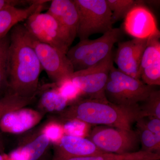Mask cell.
<instances>
[{"label": "cell", "mask_w": 160, "mask_h": 160, "mask_svg": "<svg viewBox=\"0 0 160 160\" xmlns=\"http://www.w3.org/2000/svg\"><path fill=\"white\" fill-rule=\"evenodd\" d=\"M152 160H160V159Z\"/></svg>", "instance_id": "4dcf8cb0"}, {"label": "cell", "mask_w": 160, "mask_h": 160, "mask_svg": "<svg viewBox=\"0 0 160 160\" xmlns=\"http://www.w3.org/2000/svg\"><path fill=\"white\" fill-rule=\"evenodd\" d=\"M121 35L119 28H112L97 39L80 41L69 49L66 56L74 72L87 69L105 58L112 51Z\"/></svg>", "instance_id": "277c9868"}, {"label": "cell", "mask_w": 160, "mask_h": 160, "mask_svg": "<svg viewBox=\"0 0 160 160\" xmlns=\"http://www.w3.org/2000/svg\"><path fill=\"white\" fill-rule=\"evenodd\" d=\"M149 38H133L118 43V48L113 62L119 71L131 77L141 79L140 67L144 50Z\"/></svg>", "instance_id": "30bf717a"}, {"label": "cell", "mask_w": 160, "mask_h": 160, "mask_svg": "<svg viewBox=\"0 0 160 160\" xmlns=\"http://www.w3.org/2000/svg\"><path fill=\"white\" fill-rule=\"evenodd\" d=\"M55 84L60 93L68 100L69 104L79 98L82 96L79 89L72 82L70 78Z\"/></svg>", "instance_id": "d4e9b609"}, {"label": "cell", "mask_w": 160, "mask_h": 160, "mask_svg": "<svg viewBox=\"0 0 160 160\" xmlns=\"http://www.w3.org/2000/svg\"><path fill=\"white\" fill-rule=\"evenodd\" d=\"M155 134L160 135V119L152 117H144L137 120Z\"/></svg>", "instance_id": "4316f807"}, {"label": "cell", "mask_w": 160, "mask_h": 160, "mask_svg": "<svg viewBox=\"0 0 160 160\" xmlns=\"http://www.w3.org/2000/svg\"><path fill=\"white\" fill-rule=\"evenodd\" d=\"M39 9L23 24L26 30L37 40L53 46L66 54L71 46L57 20L47 12Z\"/></svg>", "instance_id": "ba28073f"}, {"label": "cell", "mask_w": 160, "mask_h": 160, "mask_svg": "<svg viewBox=\"0 0 160 160\" xmlns=\"http://www.w3.org/2000/svg\"><path fill=\"white\" fill-rule=\"evenodd\" d=\"M160 34L149 38L140 67L141 80L148 86L160 85Z\"/></svg>", "instance_id": "5bb4252c"}, {"label": "cell", "mask_w": 160, "mask_h": 160, "mask_svg": "<svg viewBox=\"0 0 160 160\" xmlns=\"http://www.w3.org/2000/svg\"><path fill=\"white\" fill-rule=\"evenodd\" d=\"M112 51L95 65L83 70L74 72L70 79L79 89L82 95L92 98H106L105 87L109 72L113 66Z\"/></svg>", "instance_id": "9c48e42d"}, {"label": "cell", "mask_w": 160, "mask_h": 160, "mask_svg": "<svg viewBox=\"0 0 160 160\" xmlns=\"http://www.w3.org/2000/svg\"><path fill=\"white\" fill-rule=\"evenodd\" d=\"M95 146L105 152L125 154L139 151V139L136 131L98 126L89 135Z\"/></svg>", "instance_id": "8992f818"}, {"label": "cell", "mask_w": 160, "mask_h": 160, "mask_svg": "<svg viewBox=\"0 0 160 160\" xmlns=\"http://www.w3.org/2000/svg\"><path fill=\"white\" fill-rule=\"evenodd\" d=\"M137 129L142 151L160 154V135L152 133L137 121Z\"/></svg>", "instance_id": "44dd1931"}, {"label": "cell", "mask_w": 160, "mask_h": 160, "mask_svg": "<svg viewBox=\"0 0 160 160\" xmlns=\"http://www.w3.org/2000/svg\"><path fill=\"white\" fill-rule=\"evenodd\" d=\"M25 35L34 49L42 68L52 83L58 84L71 78L74 70L66 53L53 46L38 41L25 28Z\"/></svg>", "instance_id": "52a82bcc"}, {"label": "cell", "mask_w": 160, "mask_h": 160, "mask_svg": "<svg viewBox=\"0 0 160 160\" xmlns=\"http://www.w3.org/2000/svg\"><path fill=\"white\" fill-rule=\"evenodd\" d=\"M37 99V96L25 98L7 92L0 98V120L10 112L26 107L31 105Z\"/></svg>", "instance_id": "7402d4cb"}, {"label": "cell", "mask_w": 160, "mask_h": 160, "mask_svg": "<svg viewBox=\"0 0 160 160\" xmlns=\"http://www.w3.org/2000/svg\"><path fill=\"white\" fill-rule=\"evenodd\" d=\"M9 34L8 92L22 97L37 96L43 69L25 37V27L23 24H18Z\"/></svg>", "instance_id": "6da1fadb"}, {"label": "cell", "mask_w": 160, "mask_h": 160, "mask_svg": "<svg viewBox=\"0 0 160 160\" xmlns=\"http://www.w3.org/2000/svg\"><path fill=\"white\" fill-rule=\"evenodd\" d=\"M42 132L48 137L51 143H57L64 134L63 127L59 123L55 121H50L41 129Z\"/></svg>", "instance_id": "484cf974"}, {"label": "cell", "mask_w": 160, "mask_h": 160, "mask_svg": "<svg viewBox=\"0 0 160 160\" xmlns=\"http://www.w3.org/2000/svg\"><path fill=\"white\" fill-rule=\"evenodd\" d=\"M37 0H0V10L8 6L18 7L29 6L34 4Z\"/></svg>", "instance_id": "83f0119b"}, {"label": "cell", "mask_w": 160, "mask_h": 160, "mask_svg": "<svg viewBox=\"0 0 160 160\" xmlns=\"http://www.w3.org/2000/svg\"><path fill=\"white\" fill-rule=\"evenodd\" d=\"M46 113L26 107L10 112L0 120L3 132L19 134L29 131L38 124Z\"/></svg>", "instance_id": "7c38bea8"}, {"label": "cell", "mask_w": 160, "mask_h": 160, "mask_svg": "<svg viewBox=\"0 0 160 160\" xmlns=\"http://www.w3.org/2000/svg\"><path fill=\"white\" fill-rule=\"evenodd\" d=\"M0 160H4V154L0 153Z\"/></svg>", "instance_id": "f546056e"}, {"label": "cell", "mask_w": 160, "mask_h": 160, "mask_svg": "<svg viewBox=\"0 0 160 160\" xmlns=\"http://www.w3.org/2000/svg\"><path fill=\"white\" fill-rule=\"evenodd\" d=\"M10 43L9 33L0 40V98L8 92V54Z\"/></svg>", "instance_id": "ffe728a7"}, {"label": "cell", "mask_w": 160, "mask_h": 160, "mask_svg": "<svg viewBox=\"0 0 160 160\" xmlns=\"http://www.w3.org/2000/svg\"><path fill=\"white\" fill-rule=\"evenodd\" d=\"M160 159V154L139 151L125 154L102 152L89 156L52 160H152Z\"/></svg>", "instance_id": "d6986e66"}, {"label": "cell", "mask_w": 160, "mask_h": 160, "mask_svg": "<svg viewBox=\"0 0 160 160\" xmlns=\"http://www.w3.org/2000/svg\"><path fill=\"white\" fill-rule=\"evenodd\" d=\"M138 109V119L152 117L160 119V90L153 89L146 101L139 105Z\"/></svg>", "instance_id": "603a6c76"}, {"label": "cell", "mask_w": 160, "mask_h": 160, "mask_svg": "<svg viewBox=\"0 0 160 160\" xmlns=\"http://www.w3.org/2000/svg\"><path fill=\"white\" fill-rule=\"evenodd\" d=\"M112 12V24L125 18L130 9L140 1L134 0H106Z\"/></svg>", "instance_id": "cb8c5ba5"}, {"label": "cell", "mask_w": 160, "mask_h": 160, "mask_svg": "<svg viewBox=\"0 0 160 160\" xmlns=\"http://www.w3.org/2000/svg\"><path fill=\"white\" fill-rule=\"evenodd\" d=\"M5 147H4V142L2 136L0 133V153H2L4 152Z\"/></svg>", "instance_id": "f1b7e54d"}, {"label": "cell", "mask_w": 160, "mask_h": 160, "mask_svg": "<svg viewBox=\"0 0 160 160\" xmlns=\"http://www.w3.org/2000/svg\"><path fill=\"white\" fill-rule=\"evenodd\" d=\"M47 12L57 21L70 45L77 37L78 14L73 0H52Z\"/></svg>", "instance_id": "9a60e30c"}, {"label": "cell", "mask_w": 160, "mask_h": 160, "mask_svg": "<svg viewBox=\"0 0 160 160\" xmlns=\"http://www.w3.org/2000/svg\"><path fill=\"white\" fill-rule=\"evenodd\" d=\"M138 109L124 108L110 103L106 98H80L61 112L62 122L77 121L86 124L131 129L139 118Z\"/></svg>", "instance_id": "7a4b0ae2"}, {"label": "cell", "mask_w": 160, "mask_h": 160, "mask_svg": "<svg viewBox=\"0 0 160 160\" xmlns=\"http://www.w3.org/2000/svg\"><path fill=\"white\" fill-rule=\"evenodd\" d=\"M78 14L77 36L80 41L112 28V12L106 0H73Z\"/></svg>", "instance_id": "5b68a950"}, {"label": "cell", "mask_w": 160, "mask_h": 160, "mask_svg": "<svg viewBox=\"0 0 160 160\" xmlns=\"http://www.w3.org/2000/svg\"><path fill=\"white\" fill-rule=\"evenodd\" d=\"M50 1L37 0L27 7L8 6L0 10V40L6 37L16 25L25 21L39 9L45 8Z\"/></svg>", "instance_id": "2e32d148"}, {"label": "cell", "mask_w": 160, "mask_h": 160, "mask_svg": "<svg viewBox=\"0 0 160 160\" xmlns=\"http://www.w3.org/2000/svg\"><path fill=\"white\" fill-rule=\"evenodd\" d=\"M123 26L126 33L133 38L147 39L160 34L154 15L142 1L126 15Z\"/></svg>", "instance_id": "8fae6325"}, {"label": "cell", "mask_w": 160, "mask_h": 160, "mask_svg": "<svg viewBox=\"0 0 160 160\" xmlns=\"http://www.w3.org/2000/svg\"><path fill=\"white\" fill-rule=\"evenodd\" d=\"M38 94L40 98L38 102V110L45 113H59L69 104L68 100L60 93L54 83L46 84L41 87L39 86Z\"/></svg>", "instance_id": "ac0fdd59"}, {"label": "cell", "mask_w": 160, "mask_h": 160, "mask_svg": "<svg viewBox=\"0 0 160 160\" xmlns=\"http://www.w3.org/2000/svg\"><path fill=\"white\" fill-rule=\"evenodd\" d=\"M17 149L23 160H38L48 149L51 142L42 130L26 136Z\"/></svg>", "instance_id": "e0dca14e"}, {"label": "cell", "mask_w": 160, "mask_h": 160, "mask_svg": "<svg viewBox=\"0 0 160 160\" xmlns=\"http://www.w3.org/2000/svg\"><path fill=\"white\" fill-rule=\"evenodd\" d=\"M141 79L127 75L114 67H112L105 89L106 99L124 108L137 109L146 101L152 90Z\"/></svg>", "instance_id": "3957f363"}, {"label": "cell", "mask_w": 160, "mask_h": 160, "mask_svg": "<svg viewBox=\"0 0 160 160\" xmlns=\"http://www.w3.org/2000/svg\"><path fill=\"white\" fill-rule=\"evenodd\" d=\"M52 159H64L100 154L102 151L89 138L81 136L65 134L54 144Z\"/></svg>", "instance_id": "4fadbf2b"}]
</instances>
